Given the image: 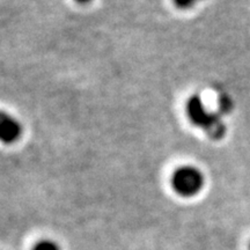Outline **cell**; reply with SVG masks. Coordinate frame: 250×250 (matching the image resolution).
I'll list each match as a JSON object with an SVG mask.
<instances>
[{
    "label": "cell",
    "mask_w": 250,
    "mask_h": 250,
    "mask_svg": "<svg viewBox=\"0 0 250 250\" xmlns=\"http://www.w3.org/2000/svg\"><path fill=\"white\" fill-rule=\"evenodd\" d=\"M76 1L79 2V4H88L92 0H76Z\"/></svg>",
    "instance_id": "6"
},
{
    "label": "cell",
    "mask_w": 250,
    "mask_h": 250,
    "mask_svg": "<svg viewBox=\"0 0 250 250\" xmlns=\"http://www.w3.org/2000/svg\"><path fill=\"white\" fill-rule=\"evenodd\" d=\"M22 124L17 118L2 111L0 115V139L4 144H14L21 138Z\"/></svg>",
    "instance_id": "3"
},
{
    "label": "cell",
    "mask_w": 250,
    "mask_h": 250,
    "mask_svg": "<svg viewBox=\"0 0 250 250\" xmlns=\"http://www.w3.org/2000/svg\"><path fill=\"white\" fill-rule=\"evenodd\" d=\"M249 249H250V247H249Z\"/></svg>",
    "instance_id": "7"
},
{
    "label": "cell",
    "mask_w": 250,
    "mask_h": 250,
    "mask_svg": "<svg viewBox=\"0 0 250 250\" xmlns=\"http://www.w3.org/2000/svg\"><path fill=\"white\" fill-rule=\"evenodd\" d=\"M170 183L177 195L190 198L202 191L205 184V177L198 168L193 166H182L174 170Z\"/></svg>",
    "instance_id": "2"
},
{
    "label": "cell",
    "mask_w": 250,
    "mask_h": 250,
    "mask_svg": "<svg viewBox=\"0 0 250 250\" xmlns=\"http://www.w3.org/2000/svg\"><path fill=\"white\" fill-rule=\"evenodd\" d=\"M186 112L189 121L208 134L212 140L223 139L226 134V125L217 112L205 107L199 95L190 96L186 104Z\"/></svg>",
    "instance_id": "1"
},
{
    "label": "cell",
    "mask_w": 250,
    "mask_h": 250,
    "mask_svg": "<svg viewBox=\"0 0 250 250\" xmlns=\"http://www.w3.org/2000/svg\"><path fill=\"white\" fill-rule=\"evenodd\" d=\"M199 1H203V0H173L174 5L180 9L191 8L192 6L198 4Z\"/></svg>",
    "instance_id": "5"
},
{
    "label": "cell",
    "mask_w": 250,
    "mask_h": 250,
    "mask_svg": "<svg viewBox=\"0 0 250 250\" xmlns=\"http://www.w3.org/2000/svg\"><path fill=\"white\" fill-rule=\"evenodd\" d=\"M33 250H61V247L52 240H41L34 246Z\"/></svg>",
    "instance_id": "4"
}]
</instances>
